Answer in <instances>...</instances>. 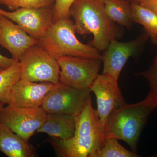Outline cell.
Wrapping results in <instances>:
<instances>
[{
  "label": "cell",
  "mask_w": 157,
  "mask_h": 157,
  "mask_svg": "<svg viewBox=\"0 0 157 157\" xmlns=\"http://www.w3.org/2000/svg\"><path fill=\"white\" fill-rule=\"evenodd\" d=\"M70 14L74 20L76 33L92 34L93 39L88 44L100 52L118 36L117 27L106 14L104 0H76Z\"/></svg>",
  "instance_id": "obj_1"
},
{
  "label": "cell",
  "mask_w": 157,
  "mask_h": 157,
  "mask_svg": "<svg viewBox=\"0 0 157 157\" xmlns=\"http://www.w3.org/2000/svg\"><path fill=\"white\" fill-rule=\"evenodd\" d=\"M157 108V94L149 93L143 101L133 104L126 103L115 109L107 120L104 138L123 140L136 153L140 133L149 116Z\"/></svg>",
  "instance_id": "obj_2"
},
{
  "label": "cell",
  "mask_w": 157,
  "mask_h": 157,
  "mask_svg": "<svg viewBox=\"0 0 157 157\" xmlns=\"http://www.w3.org/2000/svg\"><path fill=\"white\" fill-rule=\"evenodd\" d=\"M74 21L63 18L53 22L38 44L54 58L73 56L102 60L100 51L79 41L76 36Z\"/></svg>",
  "instance_id": "obj_3"
},
{
  "label": "cell",
  "mask_w": 157,
  "mask_h": 157,
  "mask_svg": "<svg viewBox=\"0 0 157 157\" xmlns=\"http://www.w3.org/2000/svg\"><path fill=\"white\" fill-rule=\"evenodd\" d=\"M19 62L21 79L55 85L59 82L60 67L57 60L39 44L26 51Z\"/></svg>",
  "instance_id": "obj_4"
},
{
  "label": "cell",
  "mask_w": 157,
  "mask_h": 157,
  "mask_svg": "<svg viewBox=\"0 0 157 157\" xmlns=\"http://www.w3.org/2000/svg\"><path fill=\"white\" fill-rule=\"evenodd\" d=\"M56 59L60 67L59 82L77 89L90 88L99 75L102 62L73 56H62Z\"/></svg>",
  "instance_id": "obj_5"
},
{
  "label": "cell",
  "mask_w": 157,
  "mask_h": 157,
  "mask_svg": "<svg viewBox=\"0 0 157 157\" xmlns=\"http://www.w3.org/2000/svg\"><path fill=\"white\" fill-rule=\"evenodd\" d=\"M91 92L90 88L77 89L59 82L48 93L41 107L47 113L75 117L83 109Z\"/></svg>",
  "instance_id": "obj_6"
},
{
  "label": "cell",
  "mask_w": 157,
  "mask_h": 157,
  "mask_svg": "<svg viewBox=\"0 0 157 157\" xmlns=\"http://www.w3.org/2000/svg\"><path fill=\"white\" fill-rule=\"evenodd\" d=\"M118 80L109 74H99L90 87L96 96L100 127L104 138L107 120L115 109L126 104L118 85ZM105 139V138H104Z\"/></svg>",
  "instance_id": "obj_7"
},
{
  "label": "cell",
  "mask_w": 157,
  "mask_h": 157,
  "mask_svg": "<svg viewBox=\"0 0 157 157\" xmlns=\"http://www.w3.org/2000/svg\"><path fill=\"white\" fill-rule=\"evenodd\" d=\"M47 115L41 107L23 108L8 105L0 111V123L28 141L44 123Z\"/></svg>",
  "instance_id": "obj_8"
},
{
  "label": "cell",
  "mask_w": 157,
  "mask_h": 157,
  "mask_svg": "<svg viewBox=\"0 0 157 157\" xmlns=\"http://www.w3.org/2000/svg\"><path fill=\"white\" fill-rule=\"evenodd\" d=\"M149 39L148 34L144 31L137 38L128 42H119L116 39L110 41L102 55V73L109 74L118 80L128 59L139 53Z\"/></svg>",
  "instance_id": "obj_9"
},
{
  "label": "cell",
  "mask_w": 157,
  "mask_h": 157,
  "mask_svg": "<svg viewBox=\"0 0 157 157\" xmlns=\"http://www.w3.org/2000/svg\"><path fill=\"white\" fill-rule=\"evenodd\" d=\"M53 6L21 8L11 11L0 9V14L15 22L31 37L39 41L53 23Z\"/></svg>",
  "instance_id": "obj_10"
},
{
  "label": "cell",
  "mask_w": 157,
  "mask_h": 157,
  "mask_svg": "<svg viewBox=\"0 0 157 157\" xmlns=\"http://www.w3.org/2000/svg\"><path fill=\"white\" fill-rule=\"evenodd\" d=\"M55 86L49 82L38 83L20 78L11 90L8 105L23 108L41 107L45 97Z\"/></svg>",
  "instance_id": "obj_11"
},
{
  "label": "cell",
  "mask_w": 157,
  "mask_h": 157,
  "mask_svg": "<svg viewBox=\"0 0 157 157\" xmlns=\"http://www.w3.org/2000/svg\"><path fill=\"white\" fill-rule=\"evenodd\" d=\"M38 41L27 33L13 21L2 15L0 19V45L6 48L16 62Z\"/></svg>",
  "instance_id": "obj_12"
},
{
  "label": "cell",
  "mask_w": 157,
  "mask_h": 157,
  "mask_svg": "<svg viewBox=\"0 0 157 157\" xmlns=\"http://www.w3.org/2000/svg\"><path fill=\"white\" fill-rule=\"evenodd\" d=\"M0 151L8 157H33V147L0 123Z\"/></svg>",
  "instance_id": "obj_13"
},
{
  "label": "cell",
  "mask_w": 157,
  "mask_h": 157,
  "mask_svg": "<svg viewBox=\"0 0 157 157\" xmlns=\"http://www.w3.org/2000/svg\"><path fill=\"white\" fill-rule=\"evenodd\" d=\"M75 129L74 117L67 114L47 113L45 122L36 133H45L52 138L67 140L73 137Z\"/></svg>",
  "instance_id": "obj_14"
},
{
  "label": "cell",
  "mask_w": 157,
  "mask_h": 157,
  "mask_svg": "<svg viewBox=\"0 0 157 157\" xmlns=\"http://www.w3.org/2000/svg\"><path fill=\"white\" fill-rule=\"evenodd\" d=\"M106 14L113 22L128 29L132 27L133 21L132 3L128 0H104Z\"/></svg>",
  "instance_id": "obj_15"
},
{
  "label": "cell",
  "mask_w": 157,
  "mask_h": 157,
  "mask_svg": "<svg viewBox=\"0 0 157 157\" xmlns=\"http://www.w3.org/2000/svg\"><path fill=\"white\" fill-rule=\"evenodd\" d=\"M132 14L133 23L141 25L154 44H157V15L140 4L132 3Z\"/></svg>",
  "instance_id": "obj_16"
},
{
  "label": "cell",
  "mask_w": 157,
  "mask_h": 157,
  "mask_svg": "<svg viewBox=\"0 0 157 157\" xmlns=\"http://www.w3.org/2000/svg\"><path fill=\"white\" fill-rule=\"evenodd\" d=\"M21 68L20 62L10 67L0 71V103L9 104L11 90L21 78Z\"/></svg>",
  "instance_id": "obj_17"
},
{
  "label": "cell",
  "mask_w": 157,
  "mask_h": 157,
  "mask_svg": "<svg viewBox=\"0 0 157 157\" xmlns=\"http://www.w3.org/2000/svg\"><path fill=\"white\" fill-rule=\"evenodd\" d=\"M115 138H105L103 146L93 157H138L136 153L122 146Z\"/></svg>",
  "instance_id": "obj_18"
},
{
  "label": "cell",
  "mask_w": 157,
  "mask_h": 157,
  "mask_svg": "<svg viewBox=\"0 0 157 157\" xmlns=\"http://www.w3.org/2000/svg\"><path fill=\"white\" fill-rule=\"evenodd\" d=\"M56 0H0L11 11L21 8H40L53 6Z\"/></svg>",
  "instance_id": "obj_19"
},
{
  "label": "cell",
  "mask_w": 157,
  "mask_h": 157,
  "mask_svg": "<svg viewBox=\"0 0 157 157\" xmlns=\"http://www.w3.org/2000/svg\"><path fill=\"white\" fill-rule=\"evenodd\" d=\"M135 76H142L148 81L150 87L149 94H157V53L151 66L145 71L136 73Z\"/></svg>",
  "instance_id": "obj_20"
},
{
  "label": "cell",
  "mask_w": 157,
  "mask_h": 157,
  "mask_svg": "<svg viewBox=\"0 0 157 157\" xmlns=\"http://www.w3.org/2000/svg\"><path fill=\"white\" fill-rule=\"evenodd\" d=\"M76 0H56L53 6V21L70 18V8Z\"/></svg>",
  "instance_id": "obj_21"
},
{
  "label": "cell",
  "mask_w": 157,
  "mask_h": 157,
  "mask_svg": "<svg viewBox=\"0 0 157 157\" xmlns=\"http://www.w3.org/2000/svg\"><path fill=\"white\" fill-rule=\"evenodd\" d=\"M16 61L13 58H10L0 54V71L10 67L16 63Z\"/></svg>",
  "instance_id": "obj_22"
},
{
  "label": "cell",
  "mask_w": 157,
  "mask_h": 157,
  "mask_svg": "<svg viewBox=\"0 0 157 157\" xmlns=\"http://www.w3.org/2000/svg\"><path fill=\"white\" fill-rule=\"evenodd\" d=\"M140 5L157 15V0H144Z\"/></svg>",
  "instance_id": "obj_23"
},
{
  "label": "cell",
  "mask_w": 157,
  "mask_h": 157,
  "mask_svg": "<svg viewBox=\"0 0 157 157\" xmlns=\"http://www.w3.org/2000/svg\"><path fill=\"white\" fill-rule=\"evenodd\" d=\"M129 2H131V3H135L136 4H140V3L142 2L144 0H128Z\"/></svg>",
  "instance_id": "obj_24"
},
{
  "label": "cell",
  "mask_w": 157,
  "mask_h": 157,
  "mask_svg": "<svg viewBox=\"0 0 157 157\" xmlns=\"http://www.w3.org/2000/svg\"><path fill=\"white\" fill-rule=\"evenodd\" d=\"M4 104L0 103V111H1V110H2V109L3 108H4Z\"/></svg>",
  "instance_id": "obj_25"
},
{
  "label": "cell",
  "mask_w": 157,
  "mask_h": 157,
  "mask_svg": "<svg viewBox=\"0 0 157 157\" xmlns=\"http://www.w3.org/2000/svg\"><path fill=\"white\" fill-rule=\"evenodd\" d=\"M1 16H2V15H1V14H0V19H1Z\"/></svg>",
  "instance_id": "obj_26"
}]
</instances>
